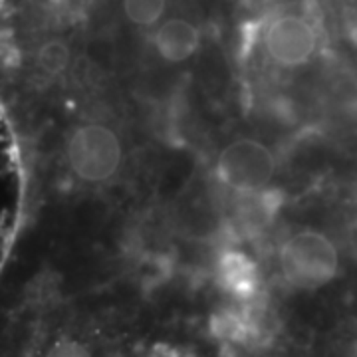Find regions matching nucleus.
Returning <instances> with one entry per match:
<instances>
[{
	"instance_id": "nucleus-1",
	"label": "nucleus",
	"mask_w": 357,
	"mask_h": 357,
	"mask_svg": "<svg viewBox=\"0 0 357 357\" xmlns=\"http://www.w3.org/2000/svg\"><path fill=\"white\" fill-rule=\"evenodd\" d=\"M66 173L79 185L102 187L117 178L126 163V145L117 129L100 119H82L56 145Z\"/></svg>"
},
{
	"instance_id": "nucleus-2",
	"label": "nucleus",
	"mask_w": 357,
	"mask_h": 357,
	"mask_svg": "<svg viewBox=\"0 0 357 357\" xmlns=\"http://www.w3.org/2000/svg\"><path fill=\"white\" fill-rule=\"evenodd\" d=\"M280 153L258 135H234L215 155V178L232 195L252 197L274 189L280 177Z\"/></svg>"
},
{
	"instance_id": "nucleus-3",
	"label": "nucleus",
	"mask_w": 357,
	"mask_h": 357,
	"mask_svg": "<svg viewBox=\"0 0 357 357\" xmlns=\"http://www.w3.org/2000/svg\"><path fill=\"white\" fill-rule=\"evenodd\" d=\"M206 280L213 294L211 304L255 306L274 298L266 260L238 243L218 246L206 266Z\"/></svg>"
},
{
	"instance_id": "nucleus-4",
	"label": "nucleus",
	"mask_w": 357,
	"mask_h": 357,
	"mask_svg": "<svg viewBox=\"0 0 357 357\" xmlns=\"http://www.w3.org/2000/svg\"><path fill=\"white\" fill-rule=\"evenodd\" d=\"M177 225L192 241H211L218 232L220 215L206 195H192L189 187L178 197Z\"/></svg>"
},
{
	"instance_id": "nucleus-5",
	"label": "nucleus",
	"mask_w": 357,
	"mask_h": 357,
	"mask_svg": "<svg viewBox=\"0 0 357 357\" xmlns=\"http://www.w3.org/2000/svg\"><path fill=\"white\" fill-rule=\"evenodd\" d=\"M103 204L96 199H79L76 204H72V215H70V222L76 232L86 234L96 229V225L102 218Z\"/></svg>"
}]
</instances>
